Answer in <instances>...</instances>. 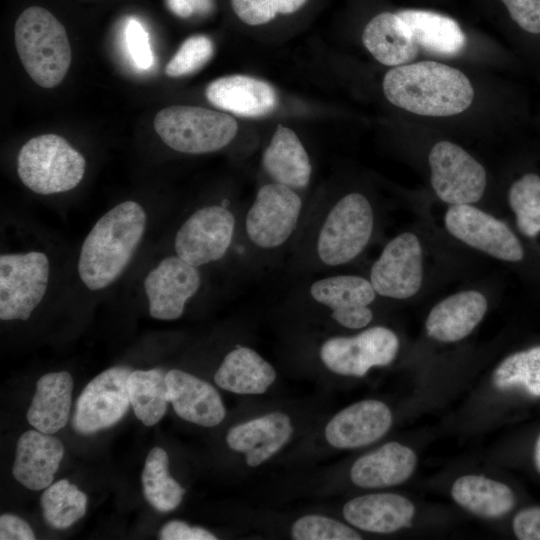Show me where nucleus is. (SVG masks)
<instances>
[{"label": "nucleus", "mask_w": 540, "mask_h": 540, "mask_svg": "<svg viewBox=\"0 0 540 540\" xmlns=\"http://www.w3.org/2000/svg\"><path fill=\"white\" fill-rule=\"evenodd\" d=\"M296 540H360L361 536L349 526L329 517L306 515L292 526Z\"/></svg>", "instance_id": "c9c22d12"}, {"label": "nucleus", "mask_w": 540, "mask_h": 540, "mask_svg": "<svg viewBox=\"0 0 540 540\" xmlns=\"http://www.w3.org/2000/svg\"><path fill=\"white\" fill-rule=\"evenodd\" d=\"M162 540H215L212 533L201 527H193L185 522L173 520L166 523L160 531Z\"/></svg>", "instance_id": "79ce46f5"}, {"label": "nucleus", "mask_w": 540, "mask_h": 540, "mask_svg": "<svg viewBox=\"0 0 540 540\" xmlns=\"http://www.w3.org/2000/svg\"><path fill=\"white\" fill-rule=\"evenodd\" d=\"M84 156L56 134H43L28 140L17 157V173L22 183L40 195L66 192L82 180Z\"/></svg>", "instance_id": "39448f33"}, {"label": "nucleus", "mask_w": 540, "mask_h": 540, "mask_svg": "<svg viewBox=\"0 0 540 540\" xmlns=\"http://www.w3.org/2000/svg\"><path fill=\"white\" fill-rule=\"evenodd\" d=\"M1 540H33L35 535L31 527L20 517L12 514L0 516Z\"/></svg>", "instance_id": "37998d69"}, {"label": "nucleus", "mask_w": 540, "mask_h": 540, "mask_svg": "<svg viewBox=\"0 0 540 540\" xmlns=\"http://www.w3.org/2000/svg\"><path fill=\"white\" fill-rule=\"evenodd\" d=\"M125 42L130 57L136 66L146 70L153 65V53L149 34L144 26L135 18H130L125 26Z\"/></svg>", "instance_id": "4c0bfd02"}, {"label": "nucleus", "mask_w": 540, "mask_h": 540, "mask_svg": "<svg viewBox=\"0 0 540 540\" xmlns=\"http://www.w3.org/2000/svg\"><path fill=\"white\" fill-rule=\"evenodd\" d=\"M127 367L109 368L92 379L81 392L73 417V427L91 434L116 424L130 403Z\"/></svg>", "instance_id": "4468645a"}, {"label": "nucleus", "mask_w": 540, "mask_h": 540, "mask_svg": "<svg viewBox=\"0 0 540 540\" xmlns=\"http://www.w3.org/2000/svg\"><path fill=\"white\" fill-rule=\"evenodd\" d=\"M214 51L212 41L204 35H195L186 39L165 68L169 77H180L191 74L212 57Z\"/></svg>", "instance_id": "e433bc0d"}, {"label": "nucleus", "mask_w": 540, "mask_h": 540, "mask_svg": "<svg viewBox=\"0 0 540 540\" xmlns=\"http://www.w3.org/2000/svg\"><path fill=\"white\" fill-rule=\"evenodd\" d=\"M310 297L330 310L332 319L348 329L367 327L373 320L371 304L378 296L369 278L356 274H337L314 280Z\"/></svg>", "instance_id": "2eb2a0df"}, {"label": "nucleus", "mask_w": 540, "mask_h": 540, "mask_svg": "<svg viewBox=\"0 0 540 540\" xmlns=\"http://www.w3.org/2000/svg\"><path fill=\"white\" fill-rule=\"evenodd\" d=\"M488 309L485 295L469 289L453 293L435 304L427 315V335L439 342L452 343L470 335Z\"/></svg>", "instance_id": "a211bd4d"}, {"label": "nucleus", "mask_w": 540, "mask_h": 540, "mask_svg": "<svg viewBox=\"0 0 540 540\" xmlns=\"http://www.w3.org/2000/svg\"><path fill=\"white\" fill-rule=\"evenodd\" d=\"M492 382L499 390L520 388L540 397V345L507 356L494 370Z\"/></svg>", "instance_id": "473e14b6"}, {"label": "nucleus", "mask_w": 540, "mask_h": 540, "mask_svg": "<svg viewBox=\"0 0 540 540\" xmlns=\"http://www.w3.org/2000/svg\"><path fill=\"white\" fill-rule=\"evenodd\" d=\"M63 455L64 447L58 438L37 429L26 431L17 442L13 476L30 490L46 489Z\"/></svg>", "instance_id": "412c9836"}, {"label": "nucleus", "mask_w": 540, "mask_h": 540, "mask_svg": "<svg viewBox=\"0 0 540 540\" xmlns=\"http://www.w3.org/2000/svg\"><path fill=\"white\" fill-rule=\"evenodd\" d=\"M368 278L378 296L394 300L415 296L424 278L423 249L417 235L406 231L388 241Z\"/></svg>", "instance_id": "f8f14e48"}, {"label": "nucleus", "mask_w": 540, "mask_h": 540, "mask_svg": "<svg viewBox=\"0 0 540 540\" xmlns=\"http://www.w3.org/2000/svg\"><path fill=\"white\" fill-rule=\"evenodd\" d=\"M534 464L537 471L540 473V435L538 436L533 453Z\"/></svg>", "instance_id": "de8ad7c7"}, {"label": "nucleus", "mask_w": 540, "mask_h": 540, "mask_svg": "<svg viewBox=\"0 0 540 540\" xmlns=\"http://www.w3.org/2000/svg\"><path fill=\"white\" fill-rule=\"evenodd\" d=\"M444 225L454 238L492 258L506 262L524 258L523 246L513 230L473 204L449 206Z\"/></svg>", "instance_id": "ddd939ff"}, {"label": "nucleus", "mask_w": 540, "mask_h": 540, "mask_svg": "<svg viewBox=\"0 0 540 540\" xmlns=\"http://www.w3.org/2000/svg\"><path fill=\"white\" fill-rule=\"evenodd\" d=\"M417 463L415 453L398 442H388L379 449L355 461L350 477L363 488L399 485L413 474Z\"/></svg>", "instance_id": "393cba45"}, {"label": "nucleus", "mask_w": 540, "mask_h": 540, "mask_svg": "<svg viewBox=\"0 0 540 540\" xmlns=\"http://www.w3.org/2000/svg\"><path fill=\"white\" fill-rule=\"evenodd\" d=\"M167 5L174 14L182 18L190 17L195 13L186 0H167Z\"/></svg>", "instance_id": "c03bdc74"}, {"label": "nucleus", "mask_w": 540, "mask_h": 540, "mask_svg": "<svg viewBox=\"0 0 540 540\" xmlns=\"http://www.w3.org/2000/svg\"><path fill=\"white\" fill-rule=\"evenodd\" d=\"M375 212L362 193L350 192L336 200L317 221L312 238V256L324 268L354 261L370 243Z\"/></svg>", "instance_id": "7ed1b4c3"}, {"label": "nucleus", "mask_w": 540, "mask_h": 540, "mask_svg": "<svg viewBox=\"0 0 540 540\" xmlns=\"http://www.w3.org/2000/svg\"><path fill=\"white\" fill-rule=\"evenodd\" d=\"M431 185L445 204H475L484 195L487 174L473 156L450 141H439L430 150Z\"/></svg>", "instance_id": "9d476101"}, {"label": "nucleus", "mask_w": 540, "mask_h": 540, "mask_svg": "<svg viewBox=\"0 0 540 540\" xmlns=\"http://www.w3.org/2000/svg\"><path fill=\"white\" fill-rule=\"evenodd\" d=\"M194 9L195 13L205 14L212 9V0H186Z\"/></svg>", "instance_id": "49530a36"}, {"label": "nucleus", "mask_w": 540, "mask_h": 540, "mask_svg": "<svg viewBox=\"0 0 540 540\" xmlns=\"http://www.w3.org/2000/svg\"><path fill=\"white\" fill-rule=\"evenodd\" d=\"M512 527L520 540H540V506L519 511L513 519Z\"/></svg>", "instance_id": "a19ab883"}, {"label": "nucleus", "mask_w": 540, "mask_h": 540, "mask_svg": "<svg viewBox=\"0 0 540 540\" xmlns=\"http://www.w3.org/2000/svg\"><path fill=\"white\" fill-rule=\"evenodd\" d=\"M235 14L248 25H262L278 14L274 0H231Z\"/></svg>", "instance_id": "ea45409f"}, {"label": "nucleus", "mask_w": 540, "mask_h": 540, "mask_svg": "<svg viewBox=\"0 0 540 540\" xmlns=\"http://www.w3.org/2000/svg\"><path fill=\"white\" fill-rule=\"evenodd\" d=\"M397 14L408 27L416 44L426 51L454 56L463 50L466 37L454 19L419 9L401 10Z\"/></svg>", "instance_id": "c85d7f7f"}, {"label": "nucleus", "mask_w": 540, "mask_h": 540, "mask_svg": "<svg viewBox=\"0 0 540 540\" xmlns=\"http://www.w3.org/2000/svg\"><path fill=\"white\" fill-rule=\"evenodd\" d=\"M302 211L297 190L275 182L262 185L244 218L248 242L265 252L283 247L298 229Z\"/></svg>", "instance_id": "0eeeda50"}, {"label": "nucleus", "mask_w": 540, "mask_h": 540, "mask_svg": "<svg viewBox=\"0 0 540 540\" xmlns=\"http://www.w3.org/2000/svg\"><path fill=\"white\" fill-rule=\"evenodd\" d=\"M147 224L143 207L124 201L94 224L82 244L77 264L79 277L92 291L115 282L139 247Z\"/></svg>", "instance_id": "f03ea898"}, {"label": "nucleus", "mask_w": 540, "mask_h": 540, "mask_svg": "<svg viewBox=\"0 0 540 540\" xmlns=\"http://www.w3.org/2000/svg\"><path fill=\"white\" fill-rule=\"evenodd\" d=\"M86 505V495L66 479L51 484L41 496L44 519L56 529L68 528L82 518Z\"/></svg>", "instance_id": "72a5a7b5"}, {"label": "nucleus", "mask_w": 540, "mask_h": 540, "mask_svg": "<svg viewBox=\"0 0 540 540\" xmlns=\"http://www.w3.org/2000/svg\"><path fill=\"white\" fill-rule=\"evenodd\" d=\"M392 413L379 400L354 403L337 413L325 428L327 442L338 449H353L369 445L390 429Z\"/></svg>", "instance_id": "f3484780"}, {"label": "nucleus", "mask_w": 540, "mask_h": 540, "mask_svg": "<svg viewBox=\"0 0 540 540\" xmlns=\"http://www.w3.org/2000/svg\"><path fill=\"white\" fill-rule=\"evenodd\" d=\"M508 203L518 230L526 237L540 234V175L527 172L508 190Z\"/></svg>", "instance_id": "f704fd0d"}, {"label": "nucleus", "mask_w": 540, "mask_h": 540, "mask_svg": "<svg viewBox=\"0 0 540 540\" xmlns=\"http://www.w3.org/2000/svg\"><path fill=\"white\" fill-rule=\"evenodd\" d=\"M205 95L212 105L243 117L266 115L277 105L270 84L246 75L220 77L207 86Z\"/></svg>", "instance_id": "4be33fe9"}, {"label": "nucleus", "mask_w": 540, "mask_h": 540, "mask_svg": "<svg viewBox=\"0 0 540 540\" xmlns=\"http://www.w3.org/2000/svg\"><path fill=\"white\" fill-rule=\"evenodd\" d=\"M274 367L254 349L236 346L227 353L214 375L222 389L237 394H262L276 379Z\"/></svg>", "instance_id": "bb28decb"}, {"label": "nucleus", "mask_w": 540, "mask_h": 540, "mask_svg": "<svg viewBox=\"0 0 540 540\" xmlns=\"http://www.w3.org/2000/svg\"><path fill=\"white\" fill-rule=\"evenodd\" d=\"M451 495L464 509L488 519L506 515L515 505V495L509 486L481 475L458 478L452 485Z\"/></svg>", "instance_id": "c756f323"}, {"label": "nucleus", "mask_w": 540, "mask_h": 540, "mask_svg": "<svg viewBox=\"0 0 540 540\" xmlns=\"http://www.w3.org/2000/svg\"><path fill=\"white\" fill-rule=\"evenodd\" d=\"M201 275L177 255L167 256L144 280L150 315L159 320H175L183 314L187 301L199 290Z\"/></svg>", "instance_id": "dca6fc26"}, {"label": "nucleus", "mask_w": 540, "mask_h": 540, "mask_svg": "<svg viewBox=\"0 0 540 540\" xmlns=\"http://www.w3.org/2000/svg\"><path fill=\"white\" fill-rule=\"evenodd\" d=\"M166 374L160 369L135 370L128 378L130 403L136 417L146 426L158 423L169 402Z\"/></svg>", "instance_id": "7c9ffc66"}, {"label": "nucleus", "mask_w": 540, "mask_h": 540, "mask_svg": "<svg viewBox=\"0 0 540 540\" xmlns=\"http://www.w3.org/2000/svg\"><path fill=\"white\" fill-rule=\"evenodd\" d=\"M362 42L386 66L408 64L419 52V46L397 13L382 12L373 17L363 30Z\"/></svg>", "instance_id": "a878e982"}, {"label": "nucleus", "mask_w": 540, "mask_h": 540, "mask_svg": "<svg viewBox=\"0 0 540 540\" xmlns=\"http://www.w3.org/2000/svg\"><path fill=\"white\" fill-rule=\"evenodd\" d=\"M154 129L173 150L204 154L227 146L236 136L238 125L233 117L219 111L176 105L156 114Z\"/></svg>", "instance_id": "423d86ee"}, {"label": "nucleus", "mask_w": 540, "mask_h": 540, "mask_svg": "<svg viewBox=\"0 0 540 540\" xmlns=\"http://www.w3.org/2000/svg\"><path fill=\"white\" fill-rule=\"evenodd\" d=\"M14 40L28 75L43 88H53L66 76L72 54L62 23L48 10L31 6L16 20Z\"/></svg>", "instance_id": "20e7f679"}, {"label": "nucleus", "mask_w": 540, "mask_h": 540, "mask_svg": "<svg viewBox=\"0 0 540 540\" xmlns=\"http://www.w3.org/2000/svg\"><path fill=\"white\" fill-rule=\"evenodd\" d=\"M165 380L169 401L180 418L204 427L224 420L225 407L211 384L178 369L168 371Z\"/></svg>", "instance_id": "6ab92c4d"}, {"label": "nucleus", "mask_w": 540, "mask_h": 540, "mask_svg": "<svg viewBox=\"0 0 540 540\" xmlns=\"http://www.w3.org/2000/svg\"><path fill=\"white\" fill-rule=\"evenodd\" d=\"M399 350L397 334L385 326H373L353 336H335L320 348L322 363L332 372L364 376L371 368L387 366Z\"/></svg>", "instance_id": "9b49d317"}, {"label": "nucleus", "mask_w": 540, "mask_h": 540, "mask_svg": "<svg viewBox=\"0 0 540 540\" xmlns=\"http://www.w3.org/2000/svg\"><path fill=\"white\" fill-rule=\"evenodd\" d=\"M236 217L225 202L208 205L192 213L178 229L174 249L187 263L201 267L221 260L232 245Z\"/></svg>", "instance_id": "1a4fd4ad"}, {"label": "nucleus", "mask_w": 540, "mask_h": 540, "mask_svg": "<svg viewBox=\"0 0 540 540\" xmlns=\"http://www.w3.org/2000/svg\"><path fill=\"white\" fill-rule=\"evenodd\" d=\"M382 87L393 105L422 116L462 113L474 98L472 84L464 73L431 60L391 68Z\"/></svg>", "instance_id": "f257e3e1"}, {"label": "nucleus", "mask_w": 540, "mask_h": 540, "mask_svg": "<svg viewBox=\"0 0 540 540\" xmlns=\"http://www.w3.org/2000/svg\"><path fill=\"white\" fill-rule=\"evenodd\" d=\"M293 426L290 417L272 412L237 424L226 435L228 446L246 456V463L256 467L276 454L291 438Z\"/></svg>", "instance_id": "aec40b11"}, {"label": "nucleus", "mask_w": 540, "mask_h": 540, "mask_svg": "<svg viewBox=\"0 0 540 540\" xmlns=\"http://www.w3.org/2000/svg\"><path fill=\"white\" fill-rule=\"evenodd\" d=\"M278 13L291 14L300 9L307 0H274Z\"/></svg>", "instance_id": "a18cd8bd"}, {"label": "nucleus", "mask_w": 540, "mask_h": 540, "mask_svg": "<svg viewBox=\"0 0 540 540\" xmlns=\"http://www.w3.org/2000/svg\"><path fill=\"white\" fill-rule=\"evenodd\" d=\"M414 513L413 503L394 493L355 497L343 507V516L352 526L381 534L409 527Z\"/></svg>", "instance_id": "5701e85b"}, {"label": "nucleus", "mask_w": 540, "mask_h": 540, "mask_svg": "<svg viewBox=\"0 0 540 540\" xmlns=\"http://www.w3.org/2000/svg\"><path fill=\"white\" fill-rule=\"evenodd\" d=\"M72 389L73 380L66 371L43 375L27 411L28 422L43 433L58 432L69 419Z\"/></svg>", "instance_id": "cd10ccee"}, {"label": "nucleus", "mask_w": 540, "mask_h": 540, "mask_svg": "<svg viewBox=\"0 0 540 540\" xmlns=\"http://www.w3.org/2000/svg\"><path fill=\"white\" fill-rule=\"evenodd\" d=\"M168 466L166 451L154 447L147 455L141 476L145 499L159 512L174 510L185 493L184 488L169 475Z\"/></svg>", "instance_id": "2f4dec72"}, {"label": "nucleus", "mask_w": 540, "mask_h": 540, "mask_svg": "<svg viewBox=\"0 0 540 540\" xmlns=\"http://www.w3.org/2000/svg\"><path fill=\"white\" fill-rule=\"evenodd\" d=\"M262 166L273 182L301 190L312 174L309 155L296 133L278 125L263 152Z\"/></svg>", "instance_id": "b1692460"}, {"label": "nucleus", "mask_w": 540, "mask_h": 540, "mask_svg": "<svg viewBox=\"0 0 540 540\" xmlns=\"http://www.w3.org/2000/svg\"><path fill=\"white\" fill-rule=\"evenodd\" d=\"M511 19L526 34L540 36V0H501Z\"/></svg>", "instance_id": "58836bf2"}, {"label": "nucleus", "mask_w": 540, "mask_h": 540, "mask_svg": "<svg viewBox=\"0 0 540 540\" xmlns=\"http://www.w3.org/2000/svg\"><path fill=\"white\" fill-rule=\"evenodd\" d=\"M49 275L50 262L43 252L1 254V320H27L45 296Z\"/></svg>", "instance_id": "6e6552de"}]
</instances>
